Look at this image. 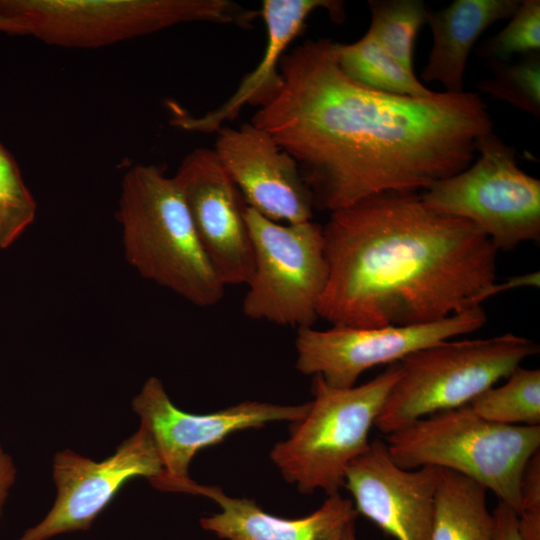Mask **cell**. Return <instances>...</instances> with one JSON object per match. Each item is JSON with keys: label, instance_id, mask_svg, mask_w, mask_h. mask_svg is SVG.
<instances>
[{"label": "cell", "instance_id": "6da1fadb", "mask_svg": "<svg viewBox=\"0 0 540 540\" xmlns=\"http://www.w3.org/2000/svg\"><path fill=\"white\" fill-rule=\"evenodd\" d=\"M282 85L251 123L296 161L314 209L333 212L389 192H419L466 169L493 131L475 92L417 98L349 78L338 42L308 39L280 61Z\"/></svg>", "mask_w": 540, "mask_h": 540}, {"label": "cell", "instance_id": "7a4b0ae2", "mask_svg": "<svg viewBox=\"0 0 540 540\" xmlns=\"http://www.w3.org/2000/svg\"><path fill=\"white\" fill-rule=\"evenodd\" d=\"M329 275L318 308L332 326L416 325L495 295L497 249L471 223L437 214L419 192H389L330 213Z\"/></svg>", "mask_w": 540, "mask_h": 540}, {"label": "cell", "instance_id": "3957f363", "mask_svg": "<svg viewBox=\"0 0 540 540\" xmlns=\"http://www.w3.org/2000/svg\"><path fill=\"white\" fill-rule=\"evenodd\" d=\"M117 220L125 259L141 277L195 306L222 300L225 286L201 247L174 177L153 164L128 169Z\"/></svg>", "mask_w": 540, "mask_h": 540}, {"label": "cell", "instance_id": "277c9868", "mask_svg": "<svg viewBox=\"0 0 540 540\" xmlns=\"http://www.w3.org/2000/svg\"><path fill=\"white\" fill-rule=\"evenodd\" d=\"M385 444L399 467L459 473L518 514L524 470L540 451V426L494 423L466 405L416 420L386 435Z\"/></svg>", "mask_w": 540, "mask_h": 540}, {"label": "cell", "instance_id": "5b68a950", "mask_svg": "<svg viewBox=\"0 0 540 540\" xmlns=\"http://www.w3.org/2000/svg\"><path fill=\"white\" fill-rule=\"evenodd\" d=\"M399 375L394 363L350 388H335L313 376L307 414L291 423L289 438L270 452L284 479L305 494L317 489L327 496L338 493L349 465L369 448L370 430Z\"/></svg>", "mask_w": 540, "mask_h": 540}, {"label": "cell", "instance_id": "8992f818", "mask_svg": "<svg viewBox=\"0 0 540 540\" xmlns=\"http://www.w3.org/2000/svg\"><path fill=\"white\" fill-rule=\"evenodd\" d=\"M539 353L526 337L505 333L491 338L446 340L402 359L374 426L388 435L421 418L468 405Z\"/></svg>", "mask_w": 540, "mask_h": 540}, {"label": "cell", "instance_id": "52a82bcc", "mask_svg": "<svg viewBox=\"0 0 540 540\" xmlns=\"http://www.w3.org/2000/svg\"><path fill=\"white\" fill-rule=\"evenodd\" d=\"M25 36L65 48H99L175 25L248 27L259 15L230 0H0Z\"/></svg>", "mask_w": 540, "mask_h": 540}, {"label": "cell", "instance_id": "ba28073f", "mask_svg": "<svg viewBox=\"0 0 540 540\" xmlns=\"http://www.w3.org/2000/svg\"><path fill=\"white\" fill-rule=\"evenodd\" d=\"M478 159L420 193L433 212L465 220L499 250L540 240V180L517 165L515 148L493 131L477 139Z\"/></svg>", "mask_w": 540, "mask_h": 540}, {"label": "cell", "instance_id": "9c48e42d", "mask_svg": "<svg viewBox=\"0 0 540 540\" xmlns=\"http://www.w3.org/2000/svg\"><path fill=\"white\" fill-rule=\"evenodd\" d=\"M245 219L254 265L244 315L297 330L313 327L329 275L323 226L274 222L249 207Z\"/></svg>", "mask_w": 540, "mask_h": 540}, {"label": "cell", "instance_id": "30bf717a", "mask_svg": "<svg viewBox=\"0 0 540 540\" xmlns=\"http://www.w3.org/2000/svg\"><path fill=\"white\" fill-rule=\"evenodd\" d=\"M486 322L485 311L477 306L416 325L300 328L295 339L296 369L319 375L332 387L350 388L366 370L398 363L421 349L477 331Z\"/></svg>", "mask_w": 540, "mask_h": 540}, {"label": "cell", "instance_id": "8fae6325", "mask_svg": "<svg viewBox=\"0 0 540 540\" xmlns=\"http://www.w3.org/2000/svg\"><path fill=\"white\" fill-rule=\"evenodd\" d=\"M309 407L310 402L277 405L244 401L213 413L193 414L175 406L162 381L154 376L145 381L132 399L139 426L150 435L163 466L162 473L150 480L160 490L189 478L190 463L200 450L221 443L237 431L261 428L272 421H299Z\"/></svg>", "mask_w": 540, "mask_h": 540}, {"label": "cell", "instance_id": "7c38bea8", "mask_svg": "<svg viewBox=\"0 0 540 540\" xmlns=\"http://www.w3.org/2000/svg\"><path fill=\"white\" fill-rule=\"evenodd\" d=\"M162 471L157 449L141 426L102 461L62 450L52 463L55 502L46 516L17 540H49L88 530L128 481L136 477L150 481Z\"/></svg>", "mask_w": 540, "mask_h": 540}, {"label": "cell", "instance_id": "4fadbf2b", "mask_svg": "<svg viewBox=\"0 0 540 540\" xmlns=\"http://www.w3.org/2000/svg\"><path fill=\"white\" fill-rule=\"evenodd\" d=\"M173 177L219 281L225 287L246 285L254 265L247 206L214 150H192Z\"/></svg>", "mask_w": 540, "mask_h": 540}, {"label": "cell", "instance_id": "5bb4252c", "mask_svg": "<svg viewBox=\"0 0 540 540\" xmlns=\"http://www.w3.org/2000/svg\"><path fill=\"white\" fill-rule=\"evenodd\" d=\"M247 207L278 223L313 218V199L299 167L264 130L251 122L222 126L213 148Z\"/></svg>", "mask_w": 540, "mask_h": 540}, {"label": "cell", "instance_id": "9a60e30c", "mask_svg": "<svg viewBox=\"0 0 540 540\" xmlns=\"http://www.w3.org/2000/svg\"><path fill=\"white\" fill-rule=\"evenodd\" d=\"M438 469H404L375 439L346 470L354 508L397 540H430Z\"/></svg>", "mask_w": 540, "mask_h": 540}, {"label": "cell", "instance_id": "2e32d148", "mask_svg": "<svg viewBox=\"0 0 540 540\" xmlns=\"http://www.w3.org/2000/svg\"><path fill=\"white\" fill-rule=\"evenodd\" d=\"M320 9L326 10L333 21H344L342 1L263 0L259 15L266 27V45L255 69L243 77L227 100L203 115H191L170 102L171 125L187 132L216 133L225 122L235 119L245 105L260 108L268 103L282 85L279 69L282 57L305 28L309 16Z\"/></svg>", "mask_w": 540, "mask_h": 540}, {"label": "cell", "instance_id": "e0dca14e", "mask_svg": "<svg viewBox=\"0 0 540 540\" xmlns=\"http://www.w3.org/2000/svg\"><path fill=\"white\" fill-rule=\"evenodd\" d=\"M166 491L215 501L220 512L201 518L200 524L221 540H342L358 516L353 502L339 492L329 495L310 515L289 519L267 513L253 500L229 497L218 486L201 485L190 478L170 484Z\"/></svg>", "mask_w": 540, "mask_h": 540}, {"label": "cell", "instance_id": "ac0fdd59", "mask_svg": "<svg viewBox=\"0 0 540 540\" xmlns=\"http://www.w3.org/2000/svg\"><path fill=\"white\" fill-rule=\"evenodd\" d=\"M520 0H454L437 11H429L427 25L432 48L421 72L424 82L436 81L445 92L463 90L468 57L477 40L494 23L510 18Z\"/></svg>", "mask_w": 540, "mask_h": 540}, {"label": "cell", "instance_id": "d6986e66", "mask_svg": "<svg viewBox=\"0 0 540 540\" xmlns=\"http://www.w3.org/2000/svg\"><path fill=\"white\" fill-rule=\"evenodd\" d=\"M487 489L459 473L438 469L430 540H492Z\"/></svg>", "mask_w": 540, "mask_h": 540}, {"label": "cell", "instance_id": "ffe728a7", "mask_svg": "<svg viewBox=\"0 0 540 540\" xmlns=\"http://www.w3.org/2000/svg\"><path fill=\"white\" fill-rule=\"evenodd\" d=\"M338 64L349 78L373 90L417 98L435 93L412 70L393 58L368 31L354 43H338Z\"/></svg>", "mask_w": 540, "mask_h": 540}, {"label": "cell", "instance_id": "44dd1931", "mask_svg": "<svg viewBox=\"0 0 540 540\" xmlns=\"http://www.w3.org/2000/svg\"><path fill=\"white\" fill-rule=\"evenodd\" d=\"M506 379L479 394L469 408L494 423L540 426V370L519 366Z\"/></svg>", "mask_w": 540, "mask_h": 540}, {"label": "cell", "instance_id": "7402d4cb", "mask_svg": "<svg viewBox=\"0 0 540 540\" xmlns=\"http://www.w3.org/2000/svg\"><path fill=\"white\" fill-rule=\"evenodd\" d=\"M369 29L380 45L404 67L413 71V51L429 10L421 0H369Z\"/></svg>", "mask_w": 540, "mask_h": 540}, {"label": "cell", "instance_id": "603a6c76", "mask_svg": "<svg viewBox=\"0 0 540 540\" xmlns=\"http://www.w3.org/2000/svg\"><path fill=\"white\" fill-rule=\"evenodd\" d=\"M492 75L476 84L479 92L540 116V52L511 62L490 61Z\"/></svg>", "mask_w": 540, "mask_h": 540}, {"label": "cell", "instance_id": "cb8c5ba5", "mask_svg": "<svg viewBox=\"0 0 540 540\" xmlns=\"http://www.w3.org/2000/svg\"><path fill=\"white\" fill-rule=\"evenodd\" d=\"M37 203L12 154L0 143V249L11 247L32 225Z\"/></svg>", "mask_w": 540, "mask_h": 540}, {"label": "cell", "instance_id": "d4e9b609", "mask_svg": "<svg viewBox=\"0 0 540 540\" xmlns=\"http://www.w3.org/2000/svg\"><path fill=\"white\" fill-rule=\"evenodd\" d=\"M540 50V1L523 0L508 24L494 36L484 40L475 50L477 56L489 61L509 62Z\"/></svg>", "mask_w": 540, "mask_h": 540}, {"label": "cell", "instance_id": "484cf974", "mask_svg": "<svg viewBox=\"0 0 540 540\" xmlns=\"http://www.w3.org/2000/svg\"><path fill=\"white\" fill-rule=\"evenodd\" d=\"M517 520L522 540H540V451L533 455L524 470Z\"/></svg>", "mask_w": 540, "mask_h": 540}, {"label": "cell", "instance_id": "4316f807", "mask_svg": "<svg viewBox=\"0 0 540 540\" xmlns=\"http://www.w3.org/2000/svg\"><path fill=\"white\" fill-rule=\"evenodd\" d=\"M493 516L492 540H522L518 530L517 513L512 508L499 501L493 511Z\"/></svg>", "mask_w": 540, "mask_h": 540}, {"label": "cell", "instance_id": "83f0119b", "mask_svg": "<svg viewBox=\"0 0 540 540\" xmlns=\"http://www.w3.org/2000/svg\"><path fill=\"white\" fill-rule=\"evenodd\" d=\"M16 475L15 463L0 443V521L10 490L16 481Z\"/></svg>", "mask_w": 540, "mask_h": 540}, {"label": "cell", "instance_id": "f1b7e54d", "mask_svg": "<svg viewBox=\"0 0 540 540\" xmlns=\"http://www.w3.org/2000/svg\"><path fill=\"white\" fill-rule=\"evenodd\" d=\"M0 32L10 35L25 36L23 27L13 18L0 14Z\"/></svg>", "mask_w": 540, "mask_h": 540}, {"label": "cell", "instance_id": "f546056e", "mask_svg": "<svg viewBox=\"0 0 540 540\" xmlns=\"http://www.w3.org/2000/svg\"><path fill=\"white\" fill-rule=\"evenodd\" d=\"M355 523V522H354ZM354 523L350 524L344 532L342 540H357L355 536Z\"/></svg>", "mask_w": 540, "mask_h": 540}]
</instances>
